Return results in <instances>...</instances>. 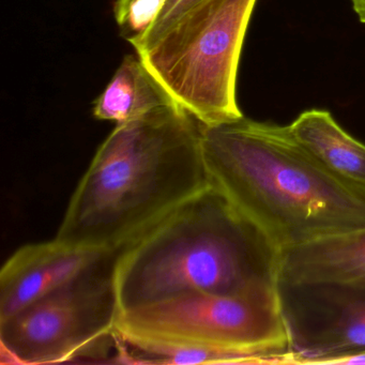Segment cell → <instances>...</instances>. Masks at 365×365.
<instances>
[{"label": "cell", "instance_id": "6da1fadb", "mask_svg": "<svg viewBox=\"0 0 365 365\" xmlns=\"http://www.w3.org/2000/svg\"><path fill=\"white\" fill-rule=\"evenodd\" d=\"M209 185L200 121L175 102L159 106L100 145L56 238L120 251Z\"/></svg>", "mask_w": 365, "mask_h": 365}, {"label": "cell", "instance_id": "7a4b0ae2", "mask_svg": "<svg viewBox=\"0 0 365 365\" xmlns=\"http://www.w3.org/2000/svg\"><path fill=\"white\" fill-rule=\"evenodd\" d=\"M202 146L211 185L282 255L318 239L365 230V187L320 163L289 125L245 116L202 125Z\"/></svg>", "mask_w": 365, "mask_h": 365}, {"label": "cell", "instance_id": "3957f363", "mask_svg": "<svg viewBox=\"0 0 365 365\" xmlns=\"http://www.w3.org/2000/svg\"><path fill=\"white\" fill-rule=\"evenodd\" d=\"M282 258L210 183L119 251L120 312L187 292L282 299Z\"/></svg>", "mask_w": 365, "mask_h": 365}, {"label": "cell", "instance_id": "277c9868", "mask_svg": "<svg viewBox=\"0 0 365 365\" xmlns=\"http://www.w3.org/2000/svg\"><path fill=\"white\" fill-rule=\"evenodd\" d=\"M257 0H204L138 53L168 97L204 125L242 118L237 76Z\"/></svg>", "mask_w": 365, "mask_h": 365}, {"label": "cell", "instance_id": "5b68a950", "mask_svg": "<svg viewBox=\"0 0 365 365\" xmlns=\"http://www.w3.org/2000/svg\"><path fill=\"white\" fill-rule=\"evenodd\" d=\"M115 336L118 356L179 348L272 356L294 349L282 299L204 292L120 312Z\"/></svg>", "mask_w": 365, "mask_h": 365}, {"label": "cell", "instance_id": "8992f818", "mask_svg": "<svg viewBox=\"0 0 365 365\" xmlns=\"http://www.w3.org/2000/svg\"><path fill=\"white\" fill-rule=\"evenodd\" d=\"M110 252L50 294L0 320L1 362L56 364L95 354L115 339L120 314Z\"/></svg>", "mask_w": 365, "mask_h": 365}, {"label": "cell", "instance_id": "52a82bcc", "mask_svg": "<svg viewBox=\"0 0 365 365\" xmlns=\"http://www.w3.org/2000/svg\"><path fill=\"white\" fill-rule=\"evenodd\" d=\"M55 238L20 247L0 272V320L65 285L110 254Z\"/></svg>", "mask_w": 365, "mask_h": 365}, {"label": "cell", "instance_id": "ba28073f", "mask_svg": "<svg viewBox=\"0 0 365 365\" xmlns=\"http://www.w3.org/2000/svg\"><path fill=\"white\" fill-rule=\"evenodd\" d=\"M282 284L365 290V230L318 239L285 252Z\"/></svg>", "mask_w": 365, "mask_h": 365}, {"label": "cell", "instance_id": "9c48e42d", "mask_svg": "<svg viewBox=\"0 0 365 365\" xmlns=\"http://www.w3.org/2000/svg\"><path fill=\"white\" fill-rule=\"evenodd\" d=\"M289 127L297 140L328 170L365 187V145L347 133L330 112L305 110Z\"/></svg>", "mask_w": 365, "mask_h": 365}, {"label": "cell", "instance_id": "30bf717a", "mask_svg": "<svg viewBox=\"0 0 365 365\" xmlns=\"http://www.w3.org/2000/svg\"><path fill=\"white\" fill-rule=\"evenodd\" d=\"M173 102L140 56L127 55L96 100L93 113L98 120L120 125Z\"/></svg>", "mask_w": 365, "mask_h": 365}, {"label": "cell", "instance_id": "8fae6325", "mask_svg": "<svg viewBox=\"0 0 365 365\" xmlns=\"http://www.w3.org/2000/svg\"><path fill=\"white\" fill-rule=\"evenodd\" d=\"M364 349L365 301H352L309 346L294 349L296 364H319L327 356Z\"/></svg>", "mask_w": 365, "mask_h": 365}, {"label": "cell", "instance_id": "7c38bea8", "mask_svg": "<svg viewBox=\"0 0 365 365\" xmlns=\"http://www.w3.org/2000/svg\"><path fill=\"white\" fill-rule=\"evenodd\" d=\"M204 0H166L158 18L151 26L138 36L128 38L136 54L153 46L168 29H172L192 8Z\"/></svg>", "mask_w": 365, "mask_h": 365}, {"label": "cell", "instance_id": "4fadbf2b", "mask_svg": "<svg viewBox=\"0 0 365 365\" xmlns=\"http://www.w3.org/2000/svg\"><path fill=\"white\" fill-rule=\"evenodd\" d=\"M165 3L166 0H132L121 29H125L129 37L140 35L155 22Z\"/></svg>", "mask_w": 365, "mask_h": 365}, {"label": "cell", "instance_id": "5bb4252c", "mask_svg": "<svg viewBox=\"0 0 365 365\" xmlns=\"http://www.w3.org/2000/svg\"><path fill=\"white\" fill-rule=\"evenodd\" d=\"M131 1L132 0H116V3H115L114 16L115 19H116L117 24H118L119 26L123 24L128 6H129Z\"/></svg>", "mask_w": 365, "mask_h": 365}, {"label": "cell", "instance_id": "9a60e30c", "mask_svg": "<svg viewBox=\"0 0 365 365\" xmlns=\"http://www.w3.org/2000/svg\"><path fill=\"white\" fill-rule=\"evenodd\" d=\"M354 14L358 16L359 21L365 24V0H350Z\"/></svg>", "mask_w": 365, "mask_h": 365}]
</instances>
